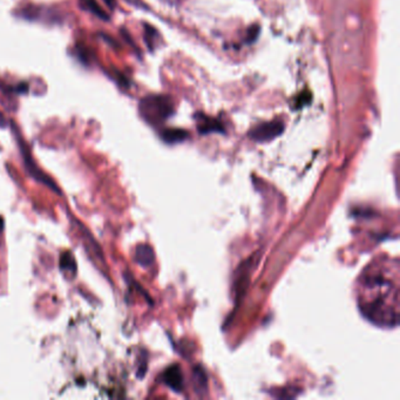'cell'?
<instances>
[{
  "mask_svg": "<svg viewBox=\"0 0 400 400\" xmlns=\"http://www.w3.org/2000/svg\"><path fill=\"white\" fill-rule=\"evenodd\" d=\"M161 137L167 144H179V142H182L187 139L188 132L187 130H179V128H169V130H162Z\"/></svg>",
  "mask_w": 400,
  "mask_h": 400,
  "instance_id": "obj_6",
  "label": "cell"
},
{
  "mask_svg": "<svg viewBox=\"0 0 400 400\" xmlns=\"http://www.w3.org/2000/svg\"><path fill=\"white\" fill-rule=\"evenodd\" d=\"M141 117L152 125L161 124L174 113V102L166 95H148L141 100Z\"/></svg>",
  "mask_w": 400,
  "mask_h": 400,
  "instance_id": "obj_1",
  "label": "cell"
},
{
  "mask_svg": "<svg viewBox=\"0 0 400 400\" xmlns=\"http://www.w3.org/2000/svg\"><path fill=\"white\" fill-rule=\"evenodd\" d=\"M60 268L61 270L67 271V274L70 273V274L75 275V271H77V263L74 260V257L70 251H66L61 255L60 258Z\"/></svg>",
  "mask_w": 400,
  "mask_h": 400,
  "instance_id": "obj_9",
  "label": "cell"
},
{
  "mask_svg": "<svg viewBox=\"0 0 400 400\" xmlns=\"http://www.w3.org/2000/svg\"><path fill=\"white\" fill-rule=\"evenodd\" d=\"M80 1V6L85 10L90 11L92 14H95L98 18L107 21L108 17L105 14V11L101 9L100 5L95 1V0H79Z\"/></svg>",
  "mask_w": 400,
  "mask_h": 400,
  "instance_id": "obj_8",
  "label": "cell"
},
{
  "mask_svg": "<svg viewBox=\"0 0 400 400\" xmlns=\"http://www.w3.org/2000/svg\"><path fill=\"white\" fill-rule=\"evenodd\" d=\"M164 383L177 394L184 390V374L180 365L175 364L168 367L167 370L164 371Z\"/></svg>",
  "mask_w": 400,
  "mask_h": 400,
  "instance_id": "obj_4",
  "label": "cell"
},
{
  "mask_svg": "<svg viewBox=\"0 0 400 400\" xmlns=\"http://www.w3.org/2000/svg\"><path fill=\"white\" fill-rule=\"evenodd\" d=\"M135 260L141 267L148 268L154 263L155 255L154 251L147 244H140L135 251Z\"/></svg>",
  "mask_w": 400,
  "mask_h": 400,
  "instance_id": "obj_5",
  "label": "cell"
},
{
  "mask_svg": "<svg viewBox=\"0 0 400 400\" xmlns=\"http://www.w3.org/2000/svg\"><path fill=\"white\" fill-rule=\"evenodd\" d=\"M195 120L197 122V130L200 134H211V133H224L223 125L221 124L220 120L214 119V117H207L206 114L197 113L195 115Z\"/></svg>",
  "mask_w": 400,
  "mask_h": 400,
  "instance_id": "obj_3",
  "label": "cell"
},
{
  "mask_svg": "<svg viewBox=\"0 0 400 400\" xmlns=\"http://www.w3.org/2000/svg\"><path fill=\"white\" fill-rule=\"evenodd\" d=\"M260 34V26L258 25H253V26L249 27L248 30L247 38H246V43H253L256 41L257 37Z\"/></svg>",
  "mask_w": 400,
  "mask_h": 400,
  "instance_id": "obj_10",
  "label": "cell"
},
{
  "mask_svg": "<svg viewBox=\"0 0 400 400\" xmlns=\"http://www.w3.org/2000/svg\"><path fill=\"white\" fill-rule=\"evenodd\" d=\"M284 132L283 122L280 121H270L257 125L249 132V137L257 142H268L274 140Z\"/></svg>",
  "mask_w": 400,
  "mask_h": 400,
  "instance_id": "obj_2",
  "label": "cell"
},
{
  "mask_svg": "<svg viewBox=\"0 0 400 400\" xmlns=\"http://www.w3.org/2000/svg\"><path fill=\"white\" fill-rule=\"evenodd\" d=\"M193 385L197 394H204L207 391V376L201 367H196L193 370Z\"/></svg>",
  "mask_w": 400,
  "mask_h": 400,
  "instance_id": "obj_7",
  "label": "cell"
},
{
  "mask_svg": "<svg viewBox=\"0 0 400 400\" xmlns=\"http://www.w3.org/2000/svg\"><path fill=\"white\" fill-rule=\"evenodd\" d=\"M107 4H108V6L113 7V0H105Z\"/></svg>",
  "mask_w": 400,
  "mask_h": 400,
  "instance_id": "obj_11",
  "label": "cell"
}]
</instances>
